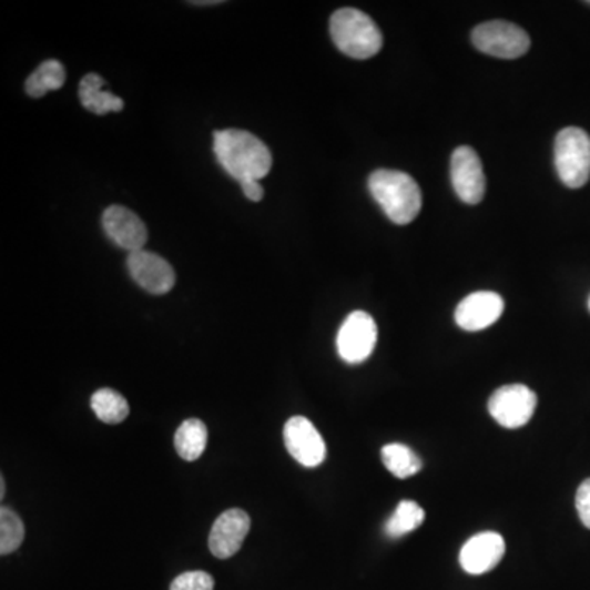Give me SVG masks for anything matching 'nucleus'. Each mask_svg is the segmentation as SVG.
Returning <instances> with one entry per match:
<instances>
[{"label":"nucleus","mask_w":590,"mask_h":590,"mask_svg":"<svg viewBox=\"0 0 590 590\" xmlns=\"http://www.w3.org/2000/svg\"><path fill=\"white\" fill-rule=\"evenodd\" d=\"M214 151L223 170L238 183L260 181L261 177L267 176L273 167L269 148L264 145L258 136L245 130L228 129L215 132Z\"/></svg>","instance_id":"obj_1"},{"label":"nucleus","mask_w":590,"mask_h":590,"mask_svg":"<svg viewBox=\"0 0 590 590\" xmlns=\"http://www.w3.org/2000/svg\"><path fill=\"white\" fill-rule=\"evenodd\" d=\"M369 191L389 221L397 225L414 222L421 208V192L414 177L403 171H374L369 177Z\"/></svg>","instance_id":"obj_2"},{"label":"nucleus","mask_w":590,"mask_h":590,"mask_svg":"<svg viewBox=\"0 0 590 590\" xmlns=\"http://www.w3.org/2000/svg\"><path fill=\"white\" fill-rule=\"evenodd\" d=\"M333 43L355 60H368L383 48V33L374 20L358 9H339L332 16Z\"/></svg>","instance_id":"obj_3"},{"label":"nucleus","mask_w":590,"mask_h":590,"mask_svg":"<svg viewBox=\"0 0 590 590\" xmlns=\"http://www.w3.org/2000/svg\"><path fill=\"white\" fill-rule=\"evenodd\" d=\"M555 164L559 180L569 189L588 184L590 177V136L578 126L561 130L555 142Z\"/></svg>","instance_id":"obj_4"},{"label":"nucleus","mask_w":590,"mask_h":590,"mask_svg":"<svg viewBox=\"0 0 590 590\" xmlns=\"http://www.w3.org/2000/svg\"><path fill=\"white\" fill-rule=\"evenodd\" d=\"M472 44L489 57L517 60L530 50V37L516 23L492 20L472 30Z\"/></svg>","instance_id":"obj_5"},{"label":"nucleus","mask_w":590,"mask_h":590,"mask_svg":"<svg viewBox=\"0 0 590 590\" xmlns=\"http://www.w3.org/2000/svg\"><path fill=\"white\" fill-rule=\"evenodd\" d=\"M537 394L523 384L500 387L489 399V414L500 427H525L537 410Z\"/></svg>","instance_id":"obj_6"},{"label":"nucleus","mask_w":590,"mask_h":590,"mask_svg":"<svg viewBox=\"0 0 590 590\" xmlns=\"http://www.w3.org/2000/svg\"><path fill=\"white\" fill-rule=\"evenodd\" d=\"M377 343V325L369 314L353 312L343 322L336 336L339 358L348 365H359L373 355Z\"/></svg>","instance_id":"obj_7"},{"label":"nucleus","mask_w":590,"mask_h":590,"mask_svg":"<svg viewBox=\"0 0 590 590\" xmlns=\"http://www.w3.org/2000/svg\"><path fill=\"white\" fill-rule=\"evenodd\" d=\"M284 442L287 451L304 468H317L327 458V446L308 418H289L284 427Z\"/></svg>","instance_id":"obj_8"},{"label":"nucleus","mask_w":590,"mask_h":590,"mask_svg":"<svg viewBox=\"0 0 590 590\" xmlns=\"http://www.w3.org/2000/svg\"><path fill=\"white\" fill-rule=\"evenodd\" d=\"M451 183L465 204H479L486 194L482 163L471 146H459L451 154Z\"/></svg>","instance_id":"obj_9"},{"label":"nucleus","mask_w":590,"mask_h":590,"mask_svg":"<svg viewBox=\"0 0 590 590\" xmlns=\"http://www.w3.org/2000/svg\"><path fill=\"white\" fill-rule=\"evenodd\" d=\"M126 266H129L130 276L146 293L154 295L167 294L173 289L174 283H176V274H174L173 266L166 260L154 255V253L146 252V250L130 253Z\"/></svg>","instance_id":"obj_10"},{"label":"nucleus","mask_w":590,"mask_h":590,"mask_svg":"<svg viewBox=\"0 0 590 590\" xmlns=\"http://www.w3.org/2000/svg\"><path fill=\"white\" fill-rule=\"evenodd\" d=\"M252 520L242 509H230L223 512L212 525L208 535L211 553L218 559H228L238 553L248 535Z\"/></svg>","instance_id":"obj_11"},{"label":"nucleus","mask_w":590,"mask_h":590,"mask_svg":"<svg viewBox=\"0 0 590 590\" xmlns=\"http://www.w3.org/2000/svg\"><path fill=\"white\" fill-rule=\"evenodd\" d=\"M503 308L506 302L499 294L480 291L459 302L455 321L462 330L480 332L496 324L502 317Z\"/></svg>","instance_id":"obj_12"},{"label":"nucleus","mask_w":590,"mask_h":590,"mask_svg":"<svg viewBox=\"0 0 590 590\" xmlns=\"http://www.w3.org/2000/svg\"><path fill=\"white\" fill-rule=\"evenodd\" d=\"M506 555V540L496 531H482L466 541L459 553V564L468 574L492 571Z\"/></svg>","instance_id":"obj_13"},{"label":"nucleus","mask_w":590,"mask_h":590,"mask_svg":"<svg viewBox=\"0 0 590 590\" xmlns=\"http://www.w3.org/2000/svg\"><path fill=\"white\" fill-rule=\"evenodd\" d=\"M105 233L120 248L135 253L143 250L148 240L145 223L129 208L112 205L102 215Z\"/></svg>","instance_id":"obj_14"},{"label":"nucleus","mask_w":590,"mask_h":590,"mask_svg":"<svg viewBox=\"0 0 590 590\" xmlns=\"http://www.w3.org/2000/svg\"><path fill=\"white\" fill-rule=\"evenodd\" d=\"M104 79L99 74H88L82 78L79 84V99L82 108L95 115H105V113L120 112L125 104L122 99L113 95L112 92L104 91Z\"/></svg>","instance_id":"obj_15"},{"label":"nucleus","mask_w":590,"mask_h":590,"mask_svg":"<svg viewBox=\"0 0 590 590\" xmlns=\"http://www.w3.org/2000/svg\"><path fill=\"white\" fill-rule=\"evenodd\" d=\"M174 446L177 455L185 461H195L204 455L207 446V427L199 418H189L183 421L174 435Z\"/></svg>","instance_id":"obj_16"},{"label":"nucleus","mask_w":590,"mask_h":590,"mask_svg":"<svg viewBox=\"0 0 590 590\" xmlns=\"http://www.w3.org/2000/svg\"><path fill=\"white\" fill-rule=\"evenodd\" d=\"M64 81H67V73H64L63 64L57 60H47L29 75L26 91L30 98H43L48 92L63 88Z\"/></svg>","instance_id":"obj_17"},{"label":"nucleus","mask_w":590,"mask_h":590,"mask_svg":"<svg viewBox=\"0 0 590 590\" xmlns=\"http://www.w3.org/2000/svg\"><path fill=\"white\" fill-rule=\"evenodd\" d=\"M384 466L397 479H408L421 471V459L403 442H390L380 451Z\"/></svg>","instance_id":"obj_18"},{"label":"nucleus","mask_w":590,"mask_h":590,"mask_svg":"<svg viewBox=\"0 0 590 590\" xmlns=\"http://www.w3.org/2000/svg\"><path fill=\"white\" fill-rule=\"evenodd\" d=\"M95 417L104 424H122L130 414L129 403L122 394L113 389H99L91 399Z\"/></svg>","instance_id":"obj_19"},{"label":"nucleus","mask_w":590,"mask_h":590,"mask_svg":"<svg viewBox=\"0 0 590 590\" xmlns=\"http://www.w3.org/2000/svg\"><path fill=\"white\" fill-rule=\"evenodd\" d=\"M425 520V512L414 500H403L396 512L387 520L386 533L389 538H400L417 530Z\"/></svg>","instance_id":"obj_20"},{"label":"nucleus","mask_w":590,"mask_h":590,"mask_svg":"<svg viewBox=\"0 0 590 590\" xmlns=\"http://www.w3.org/2000/svg\"><path fill=\"white\" fill-rule=\"evenodd\" d=\"M26 538L22 518L9 507L0 509V553L3 556L19 550Z\"/></svg>","instance_id":"obj_21"},{"label":"nucleus","mask_w":590,"mask_h":590,"mask_svg":"<svg viewBox=\"0 0 590 590\" xmlns=\"http://www.w3.org/2000/svg\"><path fill=\"white\" fill-rule=\"evenodd\" d=\"M214 578L208 572L189 571L177 576L170 590H214Z\"/></svg>","instance_id":"obj_22"},{"label":"nucleus","mask_w":590,"mask_h":590,"mask_svg":"<svg viewBox=\"0 0 590 590\" xmlns=\"http://www.w3.org/2000/svg\"><path fill=\"white\" fill-rule=\"evenodd\" d=\"M576 509H578L582 525L590 530V479H586L579 486L578 494H576Z\"/></svg>","instance_id":"obj_23"},{"label":"nucleus","mask_w":590,"mask_h":590,"mask_svg":"<svg viewBox=\"0 0 590 590\" xmlns=\"http://www.w3.org/2000/svg\"><path fill=\"white\" fill-rule=\"evenodd\" d=\"M242 191L250 201L260 202L264 197L263 185L260 184V181H243Z\"/></svg>","instance_id":"obj_24"},{"label":"nucleus","mask_w":590,"mask_h":590,"mask_svg":"<svg viewBox=\"0 0 590 590\" xmlns=\"http://www.w3.org/2000/svg\"><path fill=\"white\" fill-rule=\"evenodd\" d=\"M0 487H2V490H0V497L6 496V479L0 478Z\"/></svg>","instance_id":"obj_25"},{"label":"nucleus","mask_w":590,"mask_h":590,"mask_svg":"<svg viewBox=\"0 0 590 590\" xmlns=\"http://www.w3.org/2000/svg\"><path fill=\"white\" fill-rule=\"evenodd\" d=\"M589 308H590V298H589Z\"/></svg>","instance_id":"obj_26"},{"label":"nucleus","mask_w":590,"mask_h":590,"mask_svg":"<svg viewBox=\"0 0 590 590\" xmlns=\"http://www.w3.org/2000/svg\"><path fill=\"white\" fill-rule=\"evenodd\" d=\"M588 3H589V6H590V2H588Z\"/></svg>","instance_id":"obj_27"}]
</instances>
